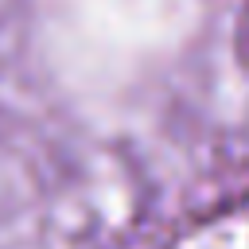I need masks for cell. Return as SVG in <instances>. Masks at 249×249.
I'll list each match as a JSON object with an SVG mask.
<instances>
[{
	"label": "cell",
	"instance_id": "1",
	"mask_svg": "<svg viewBox=\"0 0 249 249\" xmlns=\"http://www.w3.org/2000/svg\"><path fill=\"white\" fill-rule=\"evenodd\" d=\"M245 35H249V19H245Z\"/></svg>",
	"mask_w": 249,
	"mask_h": 249
}]
</instances>
